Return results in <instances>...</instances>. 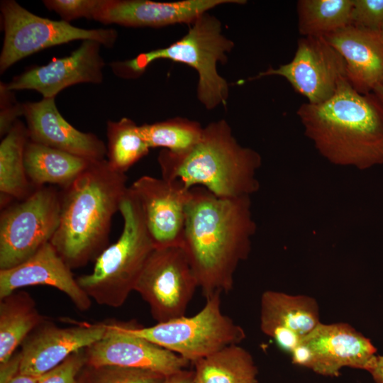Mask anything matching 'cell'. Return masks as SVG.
<instances>
[{
  "instance_id": "38",
  "label": "cell",
  "mask_w": 383,
  "mask_h": 383,
  "mask_svg": "<svg viewBox=\"0 0 383 383\" xmlns=\"http://www.w3.org/2000/svg\"><path fill=\"white\" fill-rule=\"evenodd\" d=\"M373 92L379 98V99L383 103V87L382 86H378L377 87Z\"/></svg>"
},
{
  "instance_id": "31",
  "label": "cell",
  "mask_w": 383,
  "mask_h": 383,
  "mask_svg": "<svg viewBox=\"0 0 383 383\" xmlns=\"http://www.w3.org/2000/svg\"><path fill=\"white\" fill-rule=\"evenodd\" d=\"M99 0H43L45 6L67 23L85 18L92 19Z\"/></svg>"
},
{
  "instance_id": "19",
  "label": "cell",
  "mask_w": 383,
  "mask_h": 383,
  "mask_svg": "<svg viewBox=\"0 0 383 383\" xmlns=\"http://www.w3.org/2000/svg\"><path fill=\"white\" fill-rule=\"evenodd\" d=\"M46 285L66 294L75 307L87 311L91 299L79 285L72 269L50 242L13 267L0 270V299L24 287Z\"/></svg>"
},
{
  "instance_id": "27",
  "label": "cell",
  "mask_w": 383,
  "mask_h": 383,
  "mask_svg": "<svg viewBox=\"0 0 383 383\" xmlns=\"http://www.w3.org/2000/svg\"><path fill=\"white\" fill-rule=\"evenodd\" d=\"M138 128L133 120L126 117L107 122L106 160L114 171L126 173L148 154L150 147L140 135Z\"/></svg>"
},
{
  "instance_id": "34",
  "label": "cell",
  "mask_w": 383,
  "mask_h": 383,
  "mask_svg": "<svg viewBox=\"0 0 383 383\" xmlns=\"http://www.w3.org/2000/svg\"><path fill=\"white\" fill-rule=\"evenodd\" d=\"M21 356L16 352L9 360L0 363V383H8L20 373Z\"/></svg>"
},
{
  "instance_id": "2",
  "label": "cell",
  "mask_w": 383,
  "mask_h": 383,
  "mask_svg": "<svg viewBox=\"0 0 383 383\" xmlns=\"http://www.w3.org/2000/svg\"><path fill=\"white\" fill-rule=\"evenodd\" d=\"M296 114L305 135L331 164L360 170L383 165V103L374 92L360 94L344 79L328 101L304 103Z\"/></svg>"
},
{
  "instance_id": "14",
  "label": "cell",
  "mask_w": 383,
  "mask_h": 383,
  "mask_svg": "<svg viewBox=\"0 0 383 383\" xmlns=\"http://www.w3.org/2000/svg\"><path fill=\"white\" fill-rule=\"evenodd\" d=\"M86 365L150 370L168 376L189 361L145 338L129 333L126 323L110 322L105 335L84 349Z\"/></svg>"
},
{
  "instance_id": "21",
  "label": "cell",
  "mask_w": 383,
  "mask_h": 383,
  "mask_svg": "<svg viewBox=\"0 0 383 383\" xmlns=\"http://www.w3.org/2000/svg\"><path fill=\"white\" fill-rule=\"evenodd\" d=\"M319 308L313 298L265 291L260 299V329L267 335L276 328L289 331L301 338L320 323Z\"/></svg>"
},
{
  "instance_id": "12",
  "label": "cell",
  "mask_w": 383,
  "mask_h": 383,
  "mask_svg": "<svg viewBox=\"0 0 383 383\" xmlns=\"http://www.w3.org/2000/svg\"><path fill=\"white\" fill-rule=\"evenodd\" d=\"M273 75L286 79L308 103L319 104L331 99L340 82L347 79L346 64L323 38L302 37L289 62L276 69L270 67L250 79Z\"/></svg>"
},
{
  "instance_id": "36",
  "label": "cell",
  "mask_w": 383,
  "mask_h": 383,
  "mask_svg": "<svg viewBox=\"0 0 383 383\" xmlns=\"http://www.w3.org/2000/svg\"><path fill=\"white\" fill-rule=\"evenodd\" d=\"M367 372L375 383H383V355H375Z\"/></svg>"
},
{
  "instance_id": "15",
  "label": "cell",
  "mask_w": 383,
  "mask_h": 383,
  "mask_svg": "<svg viewBox=\"0 0 383 383\" xmlns=\"http://www.w3.org/2000/svg\"><path fill=\"white\" fill-rule=\"evenodd\" d=\"M101 46L95 40H83L68 56L32 67L13 77L6 86L11 91L32 89L43 98H55L61 91L74 84H100L104 79L105 66Z\"/></svg>"
},
{
  "instance_id": "18",
  "label": "cell",
  "mask_w": 383,
  "mask_h": 383,
  "mask_svg": "<svg viewBox=\"0 0 383 383\" xmlns=\"http://www.w3.org/2000/svg\"><path fill=\"white\" fill-rule=\"evenodd\" d=\"M55 99L23 104L29 140L92 162L105 160L104 143L95 134L82 132L65 120Z\"/></svg>"
},
{
  "instance_id": "20",
  "label": "cell",
  "mask_w": 383,
  "mask_h": 383,
  "mask_svg": "<svg viewBox=\"0 0 383 383\" xmlns=\"http://www.w3.org/2000/svg\"><path fill=\"white\" fill-rule=\"evenodd\" d=\"M343 57L346 78L357 92L383 87V34L353 25L323 37Z\"/></svg>"
},
{
  "instance_id": "23",
  "label": "cell",
  "mask_w": 383,
  "mask_h": 383,
  "mask_svg": "<svg viewBox=\"0 0 383 383\" xmlns=\"http://www.w3.org/2000/svg\"><path fill=\"white\" fill-rule=\"evenodd\" d=\"M47 319L25 291L0 299V363L9 360L28 335Z\"/></svg>"
},
{
  "instance_id": "4",
  "label": "cell",
  "mask_w": 383,
  "mask_h": 383,
  "mask_svg": "<svg viewBox=\"0 0 383 383\" xmlns=\"http://www.w3.org/2000/svg\"><path fill=\"white\" fill-rule=\"evenodd\" d=\"M162 178L190 189L201 187L222 198L250 196L260 187V155L241 145L226 120L204 127L200 140L189 150L163 149L157 156Z\"/></svg>"
},
{
  "instance_id": "33",
  "label": "cell",
  "mask_w": 383,
  "mask_h": 383,
  "mask_svg": "<svg viewBox=\"0 0 383 383\" xmlns=\"http://www.w3.org/2000/svg\"><path fill=\"white\" fill-rule=\"evenodd\" d=\"M0 135L4 137L17 121L18 117L23 116V105L17 101L13 91L6 83L0 84Z\"/></svg>"
},
{
  "instance_id": "26",
  "label": "cell",
  "mask_w": 383,
  "mask_h": 383,
  "mask_svg": "<svg viewBox=\"0 0 383 383\" xmlns=\"http://www.w3.org/2000/svg\"><path fill=\"white\" fill-rule=\"evenodd\" d=\"M353 0H299L296 3L299 33L321 37L351 24Z\"/></svg>"
},
{
  "instance_id": "30",
  "label": "cell",
  "mask_w": 383,
  "mask_h": 383,
  "mask_svg": "<svg viewBox=\"0 0 383 383\" xmlns=\"http://www.w3.org/2000/svg\"><path fill=\"white\" fill-rule=\"evenodd\" d=\"M351 25L373 31L383 28V0H353Z\"/></svg>"
},
{
  "instance_id": "13",
  "label": "cell",
  "mask_w": 383,
  "mask_h": 383,
  "mask_svg": "<svg viewBox=\"0 0 383 383\" xmlns=\"http://www.w3.org/2000/svg\"><path fill=\"white\" fill-rule=\"evenodd\" d=\"M155 248L182 246L190 189L177 180L144 175L130 187Z\"/></svg>"
},
{
  "instance_id": "3",
  "label": "cell",
  "mask_w": 383,
  "mask_h": 383,
  "mask_svg": "<svg viewBox=\"0 0 383 383\" xmlns=\"http://www.w3.org/2000/svg\"><path fill=\"white\" fill-rule=\"evenodd\" d=\"M126 173L95 161L60 192V218L50 243L72 270L108 247L111 222L128 190Z\"/></svg>"
},
{
  "instance_id": "39",
  "label": "cell",
  "mask_w": 383,
  "mask_h": 383,
  "mask_svg": "<svg viewBox=\"0 0 383 383\" xmlns=\"http://www.w3.org/2000/svg\"><path fill=\"white\" fill-rule=\"evenodd\" d=\"M382 34H383V28H382Z\"/></svg>"
},
{
  "instance_id": "1",
  "label": "cell",
  "mask_w": 383,
  "mask_h": 383,
  "mask_svg": "<svg viewBox=\"0 0 383 383\" xmlns=\"http://www.w3.org/2000/svg\"><path fill=\"white\" fill-rule=\"evenodd\" d=\"M255 231L250 196L222 198L201 187L190 189L182 247L206 299L233 289Z\"/></svg>"
},
{
  "instance_id": "24",
  "label": "cell",
  "mask_w": 383,
  "mask_h": 383,
  "mask_svg": "<svg viewBox=\"0 0 383 383\" xmlns=\"http://www.w3.org/2000/svg\"><path fill=\"white\" fill-rule=\"evenodd\" d=\"M29 140L26 126L18 120L0 143L1 203L10 199L23 200L35 189L25 167V149Z\"/></svg>"
},
{
  "instance_id": "6",
  "label": "cell",
  "mask_w": 383,
  "mask_h": 383,
  "mask_svg": "<svg viewBox=\"0 0 383 383\" xmlns=\"http://www.w3.org/2000/svg\"><path fill=\"white\" fill-rule=\"evenodd\" d=\"M119 212L123 220L120 237L96 257L91 273L77 278L91 299L112 308L123 306L135 290L144 266L155 248L139 203L129 187Z\"/></svg>"
},
{
  "instance_id": "17",
  "label": "cell",
  "mask_w": 383,
  "mask_h": 383,
  "mask_svg": "<svg viewBox=\"0 0 383 383\" xmlns=\"http://www.w3.org/2000/svg\"><path fill=\"white\" fill-rule=\"evenodd\" d=\"M245 3L243 0H99L93 20L103 24L133 28L192 25L201 15L219 5Z\"/></svg>"
},
{
  "instance_id": "32",
  "label": "cell",
  "mask_w": 383,
  "mask_h": 383,
  "mask_svg": "<svg viewBox=\"0 0 383 383\" xmlns=\"http://www.w3.org/2000/svg\"><path fill=\"white\" fill-rule=\"evenodd\" d=\"M84 349L72 353L56 367L40 376L38 383H77L78 375L86 365Z\"/></svg>"
},
{
  "instance_id": "7",
  "label": "cell",
  "mask_w": 383,
  "mask_h": 383,
  "mask_svg": "<svg viewBox=\"0 0 383 383\" xmlns=\"http://www.w3.org/2000/svg\"><path fill=\"white\" fill-rule=\"evenodd\" d=\"M221 294L206 299L201 311L150 327L126 323L131 334L145 338L192 363L245 338L243 328L222 312Z\"/></svg>"
},
{
  "instance_id": "35",
  "label": "cell",
  "mask_w": 383,
  "mask_h": 383,
  "mask_svg": "<svg viewBox=\"0 0 383 383\" xmlns=\"http://www.w3.org/2000/svg\"><path fill=\"white\" fill-rule=\"evenodd\" d=\"M163 383H194V372L182 370L166 377Z\"/></svg>"
},
{
  "instance_id": "10",
  "label": "cell",
  "mask_w": 383,
  "mask_h": 383,
  "mask_svg": "<svg viewBox=\"0 0 383 383\" xmlns=\"http://www.w3.org/2000/svg\"><path fill=\"white\" fill-rule=\"evenodd\" d=\"M198 282L180 245L155 248L135 287L152 318L163 323L185 316Z\"/></svg>"
},
{
  "instance_id": "28",
  "label": "cell",
  "mask_w": 383,
  "mask_h": 383,
  "mask_svg": "<svg viewBox=\"0 0 383 383\" xmlns=\"http://www.w3.org/2000/svg\"><path fill=\"white\" fill-rule=\"evenodd\" d=\"M138 132L150 148H163L173 152L186 151L201 138L204 127L195 121L175 117L138 126Z\"/></svg>"
},
{
  "instance_id": "16",
  "label": "cell",
  "mask_w": 383,
  "mask_h": 383,
  "mask_svg": "<svg viewBox=\"0 0 383 383\" xmlns=\"http://www.w3.org/2000/svg\"><path fill=\"white\" fill-rule=\"evenodd\" d=\"M108 328L109 323L59 327L47 318L21 345L20 373L42 376L72 353L101 339Z\"/></svg>"
},
{
  "instance_id": "9",
  "label": "cell",
  "mask_w": 383,
  "mask_h": 383,
  "mask_svg": "<svg viewBox=\"0 0 383 383\" xmlns=\"http://www.w3.org/2000/svg\"><path fill=\"white\" fill-rule=\"evenodd\" d=\"M60 218V192L35 189L28 197L4 208L0 216V270L26 261L50 242Z\"/></svg>"
},
{
  "instance_id": "37",
  "label": "cell",
  "mask_w": 383,
  "mask_h": 383,
  "mask_svg": "<svg viewBox=\"0 0 383 383\" xmlns=\"http://www.w3.org/2000/svg\"><path fill=\"white\" fill-rule=\"evenodd\" d=\"M40 377L19 373L8 383H38Z\"/></svg>"
},
{
  "instance_id": "25",
  "label": "cell",
  "mask_w": 383,
  "mask_h": 383,
  "mask_svg": "<svg viewBox=\"0 0 383 383\" xmlns=\"http://www.w3.org/2000/svg\"><path fill=\"white\" fill-rule=\"evenodd\" d=\"M194 365V383H258L251 354L239 345L228 346Z\"/></svg>"
},
{
  "instance_id": "5",
  "label": "cell",
  "mask_w": 383,
  "mask_h": 383,
  "mask_svg": "<svg viewBox=\"0 0 383 383\" xmlns=\"http://www.w3.org/2000/svg\"><path fill=\"white\" fill-rule=\"evenodd\" d=\"M187 33L165 48L142 52L134 58L112 62L116 76L135 79L142 75L154 61L167 59L185 64L199 76L196 95L208 110L225 106L229 94L227 81L217 71L218 63L224 64L234 43L222 33L221 21L209 13L199 17Z\"/></svg>"
},
{
  "instance_id": "22",
  "label": "cell",
  "mask_w": 383,
  "mask_h": 383,
  "mask_svg": "<svg viewBox=\"0 0 383 383\" xmlns=\"http://www.w3.org/2000/svg\"><path fill=\"white\" fill-rule=\"evenodd\" d=\"M25 167L34 189L71 184L92 161L28 140L25 149Z\"/></svg>"
},
{
  "instance_id": "8",
  "label": "cell",
  "mask_w": 383,
  "mask_h": 383,
  "mask_svg": "<svg viewBox=\"0 0 383 383\" xmlns=\"http://www.w3.org/2000/svg\"><path fill=\"white\" fill-rule=\"evenodd\" d=\"M4 40L0 55V72L40 50L74 40H91L112 48L118 33L113 28L85 29L62 20L35 15L15 0L0 3Z\"/></svg>"
},
{
  "instance_id": "29",
  "label": "cell",
  "mask_w": 383,
  "mask_h": 383,
  "mask_svg": "<svg viewBox=\"0 0 383 383\" xmlns=\"http://www.w3.org/2000/svg\"><path fill=\"white\" fill-rule=\"evenodd\" d=\"M166 377L150 370L85 365L78 375L77 383H163Z\"/></svg>"
},
{
  "instance_id": "11",
  "label": "cell",
  "mask_w": 383,
  "mask_h": 383,
  "mask_svg": "<svg viewBox=\"0 0 383 383\" xmlns=\"http://www.w3.org/2000/svg\"><path fill=\"white\" fill-rule=\"evenodd\" d=\"M377 348L370 339L346 323H320L292 352V363L316 374L338 377L345 367L370 368Z\"/></svg>"
}]
</instances>
